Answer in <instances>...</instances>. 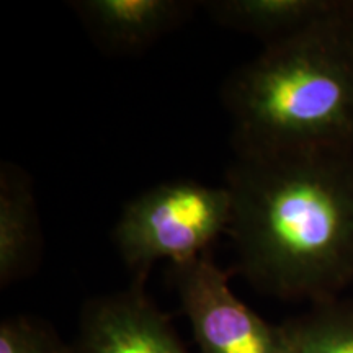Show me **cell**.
I'll return each mask as SVG.
<instances>
[{
    "instance_id": "11",
    "label": "cell",
    "mask_w": 353,
    "mask_h": 353,
    "mask_svg": "<svg viewBox=\"0 0 353 353\" xmlns=\"http://www.w3.org/2000/svg\"><path fill=\"white\" fill-rule=\"evenodd\" d=\"M348 13H350V19L353 21V2H350V6H348Z\"/></svg>"
},
{
    "instance_id": "8",
    "label": "cell",
    "mask_w": 353,
    "mask_h": 353,
    "mask_svg": "<svg viewBox=\"0 0 353 353\" xmlns=\"http://www.w3.org/2000/svg\"><path fill=\"white\" fill-rule=\"evenodd\" d=\"M341 3V0H213L203 6L218 25L254 34L268 44L330 15Z\"/></svg>"
},
{
    "instance_id": "4",
    "label": "cell",
    "mask_w": 353,
    "mask_h": 353,
    "mask_svg": "<svg viewBox=\"0 0 353 353\" xmlns=\"http://www.w3.org/2000/svg\"><path fill=\"white\" fill-rule=\"evenodd\" d=\"M172 283L200 353H293L285 325H272L242 303L229 273L208 254L172 265Z\"/></svg>"
},
{
    "instance_id": "2",
    "label": "cell",
    "mask_w": 353,
    "mask_h": 353,
    "mask_svg": "<svg viewBox=\"0 0 353 353\" xmlns=\"http://www.w3.org/2000/svg\"><path fill=\"white\" fill-rule=\"evenodd\" d=\"M350 2L263 51L229 77L223 101L237 151L353 152Z\"/></svg>"
},
{
    "instance_id": "9",
    "label": "cell",
    "mask_w": 353,
    "mask_h": 353,
    "mask_svg": "<svg viewBox=\"0 0 353 353\" xmlns=\"http://www.w3.org/2000/svg\"><path fill=\"white\" fill-rule=\"evenodd\" d=\"M285 327L293 353H353V303H319Z\"/></svg>"
},
{
    "instance_id": "7",
    "label": "cell",
    "mask_w": 353,
    "mask_h": 353,
    "mask_svg": "<svg viewBox=\"0 0 353 353\" xmlns=\"http://www.w3.org/2000/svg\"><path fill=\"white\" fill-rule=\"evenodd\" d=\"M43 236L30 176L20 167H0V285L28 275L41 255Z\"/></svg>"
},
{
    "instance_id": "1",
    "label": "cell",
    "mask_w": 353,
    "mask_h": 353,
    "mask_svg": "<svg viewBox=\"0 0 353 353\" xmlns=\"http://www.w3.org/2000/svg\"><path fill=\"white\" fill-rule=\"evenodd\" d=\"M236 270L281 299L332 301L353 281V152L237 151L228 167Z\"/></svg>"
},
{
    "instance_id": "6",
    "label": "cell",
    "mask_w": 353,
    "mask_h": 353,
    "mask_svg": "<svg viewBox=\"0 0 353 353\" xmlns=\"http://www.w3.org/2000/svg\"><path fill=\"white\" fill-rule=\"evenodd\" d=\"M188 0H74L70 8L101 50L134 54L192 17Z\"/></svg>"
},
{
    "instance_id": "5",
    "label": "cell",
    "mask_w": 353,
    "mask_h": 353,
    "mask_svg": "<svg viewBox=\"0 0 353 353\" xmlns=\"http://www.w3.org/2000/svg\"><path fill=\"white\" fill-rule=\"evenodd\" d=\"M72 353H188L143 283L105 294L83 307Z\"/></svg>"
},
{
    "instance_id": "3",
    "label": "cell",
    "mask_w": 353,
    "mask_h": 353,
    "mask_svg": "<svg viewBox=\"0 0 353 353\" xmlns=\"http://www.w3.org/2000/svg\"><path fill=\"white\" fill-rule=\"evenodd\" d=\"M231 213V195L224 185L172 180L128 203L113 239L134 281L144 283L161 260L179 265L208 254L221 234H228Z\"/></svg>"
},
{
    "instance_id": "10",
    "label": "cell",
    "mask_w": 353,
    "mask_h": 353,
    "mask_svg": "<svg viewBox=\"0 0 353 353\" xmlns=\"http://www.w3.org/2000/svg\"><path fill=\"white\" fill-rule=\"evenodd\" d=\"M0 353H72V345L64 343L46 322L15 316L0 324Z\"/></svg>"
}]
</instances>
